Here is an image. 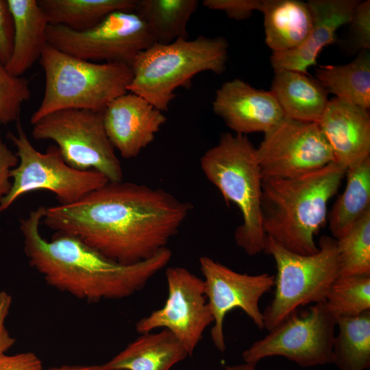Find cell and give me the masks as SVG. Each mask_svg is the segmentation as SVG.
Returning a JSON list of instances; mask_svg holds the SVG:
<instances>
[{"label":"cell","mask_w":370,"mask_h":370,"mask_svg":"<svg viewBox=\"0 0 370 370\" xmlns=\"http://www.w3.org/2000/svg\"><path fill=\"white\" fill-rule=\"evenodd\" d=\"M338 333L332 363L339 370H365L370 367V310L356 316L337 317Z\"/></svg>","instance_id":"27"},{"label":"cell","mask_w":370,"mask_h":370,"mask_svg":"<svg viewBox=\"0 0 370 370\" xmlns=\"http://www.w3.org/2000/svg\"><path fill=\"white\" fill-rule=\"evenodd\" d=\"M45 210V206H39L21 219L25 254L47 284L78 299L97 302L130 297L141 290L171 258V251L166 247L147 260L123 264L69 234L56 232L47 240L39 230Z\"/></svg>","instance_id":"2"},{"label":"cell","mask_w":370,"mask_h":370,"mask_svg":"<svg viewBox=\"0 0 370 370\" xmlns=\"http://www.w3.org/2000/svg\"><path fill=\"white\" fill-rule=\"evenodd\" d=\"M201 170L227 202L239 209L242 223L234 232L236 245L249 256L264 251L262 225V177L254 147L246 135L229 132L200 158Z\"/></svg>","instance_id":"5"},{"label":"cell","mask_w":370,"mask_h":370,"mask_svg":"<svg viewBox=\"0 0 370 370\" xmlns=\"http://www.w3.org/2000/svg\"><path fill=\"white\" fill-rule=\"evenodd\" d=\"M225 370H256V366L249 365L247 363L226 366Z\"/></svg>","instance_id":"38"},{"label":"cell","mask_w":370,"mask_h":370,"mask_svg":"<svg viewBox=\"0 0 370 370\" xmlns=\"http://www.w3.org/2000/svg\"><path fill=\"white\" fill-rule=\"evenodd\" d=\"M30 97L27 79L10 74L0 62V123L6 125L17 121L22 105Z\"/></svg>","instance_id":"30"},{"label":"cell","mask_w":370,"mask_h":370,"mask_svg":"<svg viewBox=\"0 0 370 370\" xmlns=\"http://www.w3.org/2000/svg\"><path fill=\"white\" fill-rule=\"evenodd\" d=\"M316 79L329 93L360 108H370V53L360 52L352 62L342 65L321 66Z\"/></svg>","instance_id":"25"},{"label":"cell","mask_w":370,"mask_h":370,"mask_svg":"<svg viewBox=\"0 0 370 370\" xmlns=\"http://www.w3.org/2000/svg\"><path fill=\"white\" fill-rule=\"evenodd\" d=\"M346 186L328 214L335 239L370 210V158L347 169Z\"/></svg>","instance_id":"26"},{"label":"cell","mask_w":370,"mask_h":370,"mask_svg":"<svg viewBox=\"0 0 370 370\" xmlns=\"http://www.w3.org/2000/svg\"><path fill=\"white\" fill-rule=\"evenodd\" d=\"M18 163V158L2 140L0 133V204L12 187L11 171Z\"/></svg>","instance_id":"34"},{"label":"cell","mask_w":370,"mask_h":370,"mask_svg":"<svg viewBox=\"0 0 370 370\" xmlns=\"http://www.w3.org/2000/svg\"><path fill=\"white\" fill-rule=\"evenodd\" d=\"M197 0H137L134 12L147 25L155 43L188 39V23Z\"/></svg>","instance_id":"23"},{"label":"cell","mask_w":370,"mask_h":370,"mask_svg":"<svg viewBox=\"0 0 370 370\" xmlns=\"http://www.w3.org/2000/svg\"><path fill=\"white\" fill-rule=\"evenodd\" d=\"M168 296L162 308L140 319L136 330L140 334L162 328L170 331L192 355L206 328L213 323L204 280L181 267L165 272Z\"/></svg>","instance_id":"13"},{"label":"cell","mask_w":370,"mask_h":370,"mask_svg":"<svg viewBox=\"0 0 370 370\" xmlns=\"http://www.w3.org/2000/svg\"><path fill=\"white\" fill-rule=\"evenodd\" d=\"M6 137L16 148L18 164L10 172L12 187L0 204V213L29 192L50 191L60 205H70L109 182L97 171H79L70 166L56 145L49 146L45 153L36 150L19 119L16 134L9 132Z\"/></svg>","instance_id":"8"},{"label":"cell","mask_w":370,"mask_h":370,"mask_svg":"<svg viewBox=\"0 0 370 370\" xmlns=\"http://www.w3.org/2000/svg\"><path fill=\"white\" fill-rule=\"evenodd\" d=\"M49 24L81 32L116 11H134L137 0H37Z\"/></svg>","instance_id":"24"},{"label":"cell","mask_w":370,"mask_h":370,"mask_svg":"<svg viewBox=\"0 0 370 370\" xmlns=\"http://www.w3.org/2000/svg\"><path fill=\"white\" fill-rule=\"evenodd\" d=\"M47 370H121V369H116L111 368L105 363L101 365H90V366L63 365L60 367L50 368Z\"/></svg>","instance_id":"37"},{"label":"cell","mask_w":370,"mask_h":370,"mask_svg":"<svg viewBox=\"0 0 370 370\" xmlns=\"http://www.w3.org/2000/svg\"><path fill=\"white\" fill-rule=\"evenodd\" d=\"M212 110L236 134L266 133L284 114L272 92L259 90L240 79L217 89Z\"/></svg>","instance_id":"16"},{"label":"cell","mask_w":370,"mask_h":370,"mask_svg":"<svg viewBox=\"0 0 370 370\" xmlns=\"http://www.w3.org/2000/svg\"><path fill=\"white\" fill-rule=\"evenodd\" d=\"M271 91L284 114L295 120L317 123L329 100L316 79L290 70H274Z\"/></svg>","instance_id":"20"},{"label":"cell","mask_w":370,"mask_h":370,"mask_svg":"<svg viewBox=\"0 0 370 370\" xmlns=\"http://www.w3.org/2000/svg\"><path fill=\"white\" fill-rule=\"evenodd\" d=\"M358 0H310L307 2L312 25L306 40L297 48L273 52L270 58L274 70H290L308 74L317 64L321 49L335 41L336 32L350 22Z\"/></svg>","instance_id":"18"},{"label":"cell","mask_w":370,"mask_h":370,"mask_svg":"<svg viewBox=\"0 0 370 370\" xmlns=\"http://www.w3.org/2000/svg\"><path fill=\"white\" fill-rule=\"evenodd\" d=\"M337 317L325 302L301 313L297 310L242 353L245 363L256 366L262 358L283 356L301 367L332 363Z\"/></svg>","instance_id":"11"},{"label":"cell","mask_w":370,"mask_h":370,"mask_svg":"<svg viewBox=\"0 0 370 370\" xmlns=\"http://www.w3.org/2000/svg\"><path fill=\"white\" fill-rule=\"evenodd\" d=\"M325 303L336 316H356L370 310V275H339Z\"/></svg>","instance_id":"29"},{"label":"cell","mask_w":370,"mask_h":370,"mask_svg":"<svg viewBox=\"0 0 370 370\" xmlns=\"http://www.w3.org/2000/svg\"><path fill=\"white\" fill-rule=\"evenodd\" d=\"M202 3L210 10L223 12L228 18L237 21L248 19L254 11L261 12L262 5L259 0H204Z\"/></svg>","instance_id":"32"},{"label":"cell","mask_w":370,"mask_h":370,"mask_svg":"<svg viewBox=\"0 0 370 370\" xmlns=\"http://www.w3.org/2000/svg\"><path fill=\"white\" fill-rule=\"evenodd\" d=\"M102 112L84 109L52 112L32 125V137L56 143L70 166L95 170L109 182H121L122 166L106 132Z\"/></svg>","instance_id":"9"},{"label":"cell","mask_w":370,"mask_h":370,"mask_svg":"<svg viewBox=\"0 0 370 370\" xmlns=\"http://www.w3.org/2000/svg\"><path fill=\"white\" fill-rule=\"evenodd\" d=\"M256 156L262 179L296 177L334 162L330 145L317 123L285 116L264 133Z\"/></svg>","instance_id":"12"},{"label":"cell","mask_w":370,"mask_h":370,"mask_svg":"<svg viewBox=\"0 0 370 370\" xmlns=\"http://www.w3.org/2000/svg\"><path fill=\"white\" fill-rule=\"evenodd\" d=\"M12 302V296L5 291H0V356L6 353L15 343L6 328L5 321Z\"/></svg>","instance_id":"36"},{"label":"cell","mask_w":370,"mask_h":370,"mask_svg":"<svg viewBox=\"0 0 370 370\" xmlns=\"http://www.w3.org/2000/svg\"><path fill=\"white\" fill-rule=\"evenodd\" d=\"M265 42L273 52L299 47L308 38L312 20L307 3L297 0H262Z\"/></svg>","instance_id":"22"},{"label":"cell","mask_w":370,"mask_h":370,"mask_svg":"<svg viewBox=\"0 0 370 370\" xmlns=\"http://www.w3.org/2000/svg\"><path fill=\"white\" fill-rule=\"evenodd\" d=\"M340 275H370V210L336 238Z\"/></svg>","instance_id":"28"},{"label":"cell","mask_w":370,"mask_h":370,"mask_svg":"<svg viewBox=\"0 0 370 370\" xmlns=\"http://www.w3.org/2000/svg\"><path fill=\"white\" fill-rule=\"evenodd\" d=\"M1 124V123H0Z\"/></svg>","instance_id":"39"},{"label":"cell","mask_w":370,"mask_h":370,"mask_svg":"<svg viewBox=\"0 0 370 370\" xmlns=\"http://www.w3.org/2000/svg\"><path fill=\"white\" fill-rule=\"evenodd\" d=\"M346 169L332 162L292 178H265L262 185V225L265 234L290 251L311 255L327 219L329 200L336 193Z\"/></svg>","instance_id":"3"},{"label":"cell","mask_w":370,"mask_h":370,"mask_svg":"<svg viewBox=\"0 0 370 370\" xmlns=\"http://www.w3.org/2000/svg\"><path fill=\"white\" fill-rule=\"evenodd\" d=\"M228 47L222 36L202 35L193 40L154 43L132 64L133 77L127 90L166 112L176 96L175 90L190 86L194 76L204 71L218 75L225 71Z\"/></svg>","instance_id":"6"},{"label":"cell","mask_w":370,"mask_h":370,"mask_svg":"<svg viewBox=\"0 0 370 370\" xmlns=\"http://www.w3.org/2000/svg\"><path fill=\"white\" fill-rule=\"evenodd\" d=\"M334 162L347 169L370 158V114L338 98L329 100L317 122Z\"/></svg>","instance_id":"17"},{"label":"cell","mask_w":370,"mask_h":370,"mask_svg":"<svg viewBox=\"0 0 370 370\" xmlns=\"http://www.w3.org/2000/svg\"><path fill=\"white\" fill-rule=\"evenodd\" d=\"M192 208L160 188L108 182L74 204L45 207L42 223L112 260L132 264L166 247Z\"/></svg>","instance_id":"1"},{"label":"cell","mask_w":370,"mask_h":370,"mask_svg":"<svg viewBox=\"0 0 370 370\" xmlns=\"http://www.w3.org/2000/svg\"><path fill=\"white\" fill-rule=\"evenodd\" d=\"M352 40L356 49L370 48V1H360L352 14L350 22Z\"/></svg>","instance_id":"31"},{"label":"cell","mask_w":370,"mask_h":370,"mask_svg":"<svg viewBox=\"0 0 370 370\" xmlns=\"http://www.w3.org/2000/svg\"><path fill=\"white\" fill-rule=\"evenodd\" d=\"M0 370H43L41 360L32 352L0 356Z\"/></svg>","instance_id":"35"},{"label":"cell","mask_w":370,"mask_h":370,"mask_svg":"<svg viewBox=\"0 0 370 370\" xmlns=\"http://www.w3.org/2000/svg\"><path fill=\"white\" fill-rule=\"evenodd\" d=\"M39 62L45 73V91L40 104L30 117L32 125L59 110L103 112L114 99L128 92L133 77L130 65L79 59L49 44Z\"/></svg>","instance_id":"4"},{"label":"cell","mask_w":370,"mask_h":370,"mask_svg":"<svg viewBox=\"0 0 370 370\" xmlns=\"http://www.w3.org/2000/svg\"><path fill=\"white\" fill-rule=\"evenodd\" d=\"M14 21L11 58L8 72L21 76L39 60L47 45V19L37 0H7Z\"/></svg>","instance_id":"19"},{"label":"cell","mask_w":370,"mask_h":370,"mask_svg":"<svg viewBox=\"0 0 370 370\" xmlns=\"http://www.w3.org/2000/svg\"><path fill=\"white\" fill-rule=\"evenodd\" d=\"M102 114L111 143L125 159L137 157L166 121L164 112L130 92L111 101Z\"/></svg>","instance_id":"15"},{"label":"cell","mask_w":370,"mask_h":370,"mask_svg":"<svg viewBox=\"0 0 370 370\" xmlns=\"http://www.w3.org/2000/svg\"><path fill=\"white\" fill-rule=\"evenodd\" d=\"M199 266L213 316L211 338L219 351L225 350L223 323L234 308L243 310L260 330L264 329L259 301L274 286V275L240 273L208 256L200 257Z\"/></svg>","instance_id":"14"},{"label":"cell","mask_w":370,"mask_h":370,"mask_svg":"<svg viewBox=\"0 0 370 370\" xmlns=\"http://www.w3.org/2000/svg\"><path fill=\"white\" fill-rule=\"evenodd\" d=\"M188 355L168 330L141 334L106 364L121 370H170Z\"/></svg>","instance_id":"21"},{"label":"cell","mask_w":370,"mask_h":370,"mask_svg":"<svg viewBox=\"0 0 370 370\" xmlns=\"http://www.w3.org/2000/svg\"><path fill=\"white\" fill-rule=\"evenodd\" d=\"M14 21L7 0H0V62L5 66L13 49Z\"/></svg>","instance_id":"33"},{"label":"cell","mask_w":370,"mask_h":370,"mask_svg":"<svg viewBox=\"0 0 370 370\" xmlns=\"http://www.w3.org/2000/svg\"><path fill=\"white\" fill-rule=\"evenodd\" d=\"M318 247L314 254L301 255L267 236L264 251L273 258L277 274L273 299L262 313L264 329L271 330L300 306L325 301L341 265L334 238L323 236Z\"/></svg>","instance_id":"7"},{"label":"cell","mask_w":370,"mask_h":370,"mask_svg":"<svg viewBox=\"0 0 370 370\" xmlns=\"http://www.w3.org/2000/svg\"><path fill=\"white\" fill-rule=\"evenodd\" d=\"M46 35L47 44L77 58L130 66L155 43L147 25L134 11L112 12L94 27L81 32L49 24Z\"/></svg>","instance_id":"10"}]
</instances>
